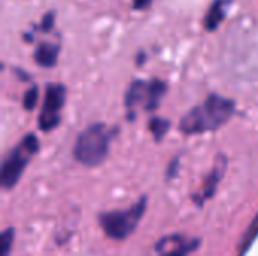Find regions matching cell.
<instances>
[{"label": "cell", "mask_w": 258, "mask_h": 256, "mask_svg": "<svg viewBox=\"0 0 258 256\" xmlns=\"http://www.w3.org/2000/svg\"><path fill=\"white\" fill-rule=\"evenodd\" d=\"M234 103L221 95H210L203 104L194 107L180 121V130L186 134H201L218 130L234 115Z\"/></svg>", "instance_id": "1"}, {"label": "cell", "mask_w": 258, "mask_h": 256, "mask_svg": "<svg viewBox=\"0 0 258 256\" xmlns=\"http://www.w3.org/2000/svg\"><path fill=\"white\" fill-rule=\"evenodd\" d=\"M110 130L104 124H92L80 133L74 145V157L88 167L101 164L109 154Z\"/></svg>", "instance_id": "2"}, {"label": "cell", "mask_w": 258, "mask_h": 256, "mask_svg": "<svg viewBox=\"0 0 258 256\" xmlns=\"http://www.w3.org/2000/svg\"><path fill=\"white\" fill-rule=\"evenodd\" d=\"M147 210V198L122 211H110L100 216V225L107 237L112 240H125L138 228Z\"/></svg>", "instance_id": "3"}, {"label": "cell", "mask_w": 258, "mask_h": 256, "mask_svg": "<svg viewBox=\"0 0 258 256\" xmlns=\"http://www.w3.org/2000/svg\"><path fill=\"white\" fill-rule=\"evenodd\" d=\"M39 149V140L35 134H27L3 160L2 164V186L3 189H12L21 178L30 157Z\"/></svg>", "instance_id": "4"}, {"label": "cell", "mask_w": 258, "mask_h": 256, "mask_svg": "<svg viewBox=\"0 0 258 256\" xmlns=\"http://www.w3.org/2000/svg\"><path fill=\"white\" fill-rule=\"evenodd\" d=\"M166 94V83L162 80H135L125 94V107L128 110L130 119L135 118V109L142 106L145 110H154L160 104L163 95Z\"/></svg>", "instance_id": "5"}, {"label": "cell", "mask_w": 258, "mask_h": 256, "mask_svg": "<svg viewBox=\"0 0 258 256\" xmlns=\"http://www.w3.org/2000/svg\"><path fill=\"white\" fill-rule=\"evenodd\" d=\"M67 89L63 84H48L45 91L44 104L38 118L42 131L54 130L60 122V110L65 104Z\"/></svg>", "instance_id": "6"}, {"label": "cell", "mask_w": 258, "mask_h": 256, "mask_svg": "<svg viewBox=\"0 0 258 256\" xmlns=\"http://www.w3.org/2000/svg\"><path fill=\"white\" fill-rule=\"evenodd\" d=\"M225 169H227V160H225V157H219L215 163V167L212 169V172L206 178L203 189L195 195V201L198 205H203L206 201H209L215 195V192H216V189H218V186L224 177Z\"/></svg>", "instance_id": "7"}, {"label": "cell", "mask_w": 258, "mask_h": 256, "mask_svg": "<svg viewBox=\"0 0 258 256\" xmlns=\"http://www.w3.org/2000/svg\"><path fill=\"white\" fill-rule=\"evenodd\" d=\"M230 5H231V0H215L212 3L210 9L207 11L204 17V27L209 32L216 30L222 24L224 18L227 17V11Z\"/></svg>", "instance_id": "8"}, {"label": "cell", "mask_w": 258, "mask_h": 256, "mask_svg": "<svg viewBox=\"0 0 258 256\" xmlns=\"http://www.w3.org/2000/svg\"><path fill=\"white\" fill-rule=\"evenodd\" d=\"M35 60L44 68H51L56 65L59 57V45L51 42H41L35 50Z\"/></svg>", "instance_id": "9"}, {"label": "cell", "mask_w": 258, "mask_h": 256, "mask_svg": "<svg viewBox=\"0 0 258 256\" xmlns=\"http://www.w3.org/2000/svg\"><path fill=\"white\" fill-rule=\"evenodd\" d=\"M198 247V241H186L180 235H172V247L166 249H157L162 255L160 256H187L192 250Z\"/></svg>", "instance_id": "10"}, {"label": "cell", "mask_w": 258, "mask_h": 256, "mask_svg": "<svg viewBox=\"0 0 258 256\" xmlns=\"http://www.w3.org/2000/svg\"><path fill=\"white\" fill-rule=\"evenodd\" d=\"M258 237V214L254 217L252 223L248 226L243 238L240 240V256H243V253L251 247V244L254 243V240Z\"/></svg>", "instance_id": "11"}, {"label": "cell", "mask_w": 258, "mask_h": 256, "mask_svg": "<svg viewBox=\"0 0 258 256\" xmlns=\"http://www.w3.org/2000/svg\"><path fill=\"white\" fill-rule=\"evenodd\" d=\"M14 229L12 228H6L2 235H0V256H9L11 249H12V243H14Z\"/></svg>", "instance_id": "12"}, {"label": "cell", "mask_w": 258, "mask_h": 256, "mask_svg": "<svg viewBox=\"0 0 258 256\" xmlns=\"http://www.w3.org/2000/svg\"><path fill=\"white\" fill-rule=\"evenodd\" d=\"M168 128H169V121H166V119L153 118L150 121V130H151V133L154 134V137L157 140H160L165 136V133L168 131Z\"/></svg>", "instance_id": "13"}, {"label": "cell", "mask_w": 258, "mask_h": 256, "mask_svg": "<svg viewBox=\"0 0 258 256\" xmlns=\"http://www.w3.org/2000/svg\"><path fill=\"white\" fill-rule=\"evenodd\" d=\"M38 97H39V91L36 86H32L30 89H27L24 92V97H23V107L26 110H33L36 103H38Z\"/></svg>", "instance_id": "14"}, {"label": "cell", "mask_w": 258, "mask_h": 256, "mask_svg": "<svg viewBox=\"0 0 258 256\" xmlns=\"http://www.w3.org/2000/svg\"><path fill=\"white\" fill-rule=\"evenodd\" d=\"M53 24H54V11H50V12H47L42 17V21L39 24V29H42L44 32H48V30H51Z\"/></svg>", "instance_id": "15"}, {"label": "cell", "mask_w": 258, "mask_h": 256, "mask_svg": "<svg viewBox=\"0 0 258 256\" xmlns=\"http://www.w3.org/2000/svg\"><path fill=\"white\" fill-rule=\"evenodd\" d=\"M132 2H133V8L141 11V9H147L153 0H132Z\"/></svg>", "instance_id": "16"}]
</instances>
